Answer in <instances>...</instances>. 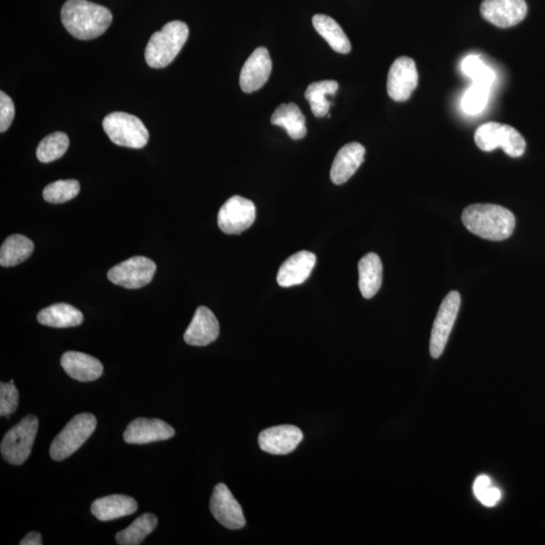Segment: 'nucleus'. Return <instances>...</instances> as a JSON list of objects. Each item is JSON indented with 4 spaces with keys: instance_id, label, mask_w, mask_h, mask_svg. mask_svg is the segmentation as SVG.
I'll use <instances>...</instances> for the list:
<instances>
[{
    "instance_id": "obj_22",
    "label": "nucleus",
    "mask_w": 545,
    "mask_h": 545,
    "mask_svg": "<svg viewBox=\"0 0 545 545\" xmlns=\"http://www.w3.org/2000/svg\"><path fill=\"white\" fill-rule=\"evenodd\" d=\"M83 314L72 305L65 303L53 304L38 314V321L45 327L67 328L81 326Z\"/></svg>"
},
{
    "instance_id": "obj_17",
    "label": "nucleus",
    "mask_w": 545,
    "mask_h": 545,
    "mask_svg": "<svg viewBox=\"0 0 545 545\" xmlns=\"http://www.w3.org/2000/svg\"><path fill=\"white\" fill-rule=\"evenodd\" d=\"M61 366L69 377L79 382L96 381L104 373V366L100 361L79 352H67L63 354Z\"/></svg>"
},
{
    "instance_id": "obj_26",
    "label": "nucleus",
    "mask_w": 545,
    "mask_h": 545,
    "mask_svg": "<svg viewBox=\"0 0 545 545\" xmlns=\"http://www.w3.org/2000/svg\"><path fill=\"white\" fill-rule=\"evenodd\" d=\"M338 83L335 81H325L311 83L307 87L305 98L310 102L313 115L323 117L328 115L331 102L328 97H335Z\"/></svg>"
},
{
    "instance_id": "obj_5",
    "label": "nucleus",
    "mask_w": 545,
    "mask_h": 545,
    "mask_svg": "<svg viewBox=\"0 0 545 545\" xmlns=\"http://www.w3.org/2000/svg\"><path fill=\"white\" fill-rule=\"evenodd\" d=\"M102 126L110 141L117 146L141 149L148 144L149 131L136 115L113 113L105 117Z\"/></svg>"
},
{
    "instance_id": "obj_37",
    "label": "nucleus",
    "mask_w": 545,
    "mask_h": 545,
    "mask_svg": "<svg viewBox=\"0 0 545 545\" xmlns=\"http://www.w3.org/2000/svg\"><path fill=\"white\" fill-rule=\"evenodd\" d=\"M491 486H492L491 479H490L486 475H481L476 479L475 483H473V494H475V496L477 498L480 494L483 493L485 491V490H487L489 487H491Z\"/></svg>"
},
{
    "instance_id": "obj_9",
    "label": "nucleus",
    "mask_w": 545,
    "mask_h": 545,
    "mask_svg": "<svg viewBox=\"0 0 545 545\" xmlns=\"http://www.w3.org/2000/svg\"><path fill=\"white\" fill-rule=\"evenodd\" d=\"M256 220L255 204L242 196H233L218 212L217 224L226 234H240Z\"/></svg>"
},
{
    "instance_id": "obj_24",
    "label": "nucleus",
    "mask_w": 545,
    "mask_h": 545,
    "mask_svg": "<svg viewBox=\"0 0 545 545\" xmlns=\"http://www.w3.org/2000/svg\"><path fill=\"white\" fill-rule=\"evenodd\" d=\"M271 123L285 129L291 139L302 140L306 136L305 116L295 104L278 106L271 117Z\"/></svg>"
},
{
    "instance_id": "obj_29",
    "label": "nucleus",
    "mask_w": 545,
    "mask_h": 545,
    "mask_svg": "<svg viewBox=\"0 0 545 545\" xmlns=\"http://www.w3.org/2000/svg\"><path fill=\"white\" fill-rule=\"evenodd\" d=\"M461 69L465 76L472 79L473 83L492 86L496 79L494 71L487 66L477 55H470L465 57L462 62Z\"/></svg>"
},
{
    "instance_id": "obj_1",
    "label": "nucleus",
    "mask_w": 545,
    "mask_h": 545,
    "mask_svg": "<svg viewBox=\"0 0 545 545\" xmlns=\"http://www.w3.org/2000/svg\"><path fill=\"white\" fill-rule=\"evenodd\" d=\"M113 19V13L106 6L89 0H68L61 11L63 26L69 34L83 41L104 35Z\"/></svg>"
},
{
    "instance_id": "obj_35",
    "label": "nucleus",
    "mask_w": 545,
    "mask_h": 545,
    "mask_svg": "<svg viewBox=\"0 0 545 545\" xmlns=\"http://www.w3.org/2000/svg\"><path fill=\"white\" fill-rule=\"evenodd\" d=\"M13 99L4 91L0 92V132L9 130L14 118Z\"/></svg>"
},
{
    "instance_id": "obj_27",
    "label": "nucleus",
    "mask_w": 545,
    "mask_h": 545,
    "mask_svg": "<svg viewBox=\"0 0 545 545\" xmlns=\"http://www.w3.org/2000/svg\"><path fill=\"white\" fill-rule=\"evenodd\" d=\"M158 526V518L152 513L141 515L124 531L117 532L115 541L121 545H138L151 534Z\"/></svg>"
},
{
    "instance_id": "obj_12",
    "label": "nucleus",
    "mask_w": 545,
    "mask_h": 545,
    "mask_svg": "<svg viewBox=\"0 0 545 545\" xmlns=\"http://www.w3.org/2000/svg\"><path fill=\"white\" fill-rule=\"evenodd\" d=\"M210 511L221 525L232 531H238L246 525V518L241 505L236 501L231 490L223 483L217 485L213 490Z\"/></svg>"
},
{
    "instance_id": "obj_16",
    "label": "nucleus",
    "mask_w": 545,
    "mask_h": 545,
    "mask_svg": "<svg viewBox=\"0 0 545 545\" xmlns=\"http://www.w3.org/2000/svg\"><path fill=\"white\" fill-rule=\"evenodd\" d=\"M219 323L216 315L205 306L197 308L191 326L185 331L184 341L194 346H205L217 341Z\"/></svg>"
},
{
    "instance_id": "obj_14",
    "label": "nucleus",
    "mask_w": 545,
    "mask_h": 545,
    "mask_svg": "<svg viewBox=\"0 0 545 545\" xmlns=\"http://www.w3.org/2000/svg\"><path fill=\"white\" fill-rule=\"evenodd\" d=\"M272 60L268 51L260 47L251 53L242 69L240 85L243 92H255L267 83L272 73Z\"/></svg>"
},
{
    "instance_id": "obj_18",
    "label": "nucleus",
    "mask_w": 545,
    "mask_h": 545,
    "mask_svg": "<svg viewBox=\"0 0 545 545\" xmlns=\"http://www.w3.org/2000/svg\"><path fill=\"white\" fill-rule=\"evenodd\" d=\"M315 264L316 257L311 251H302L291 256L280 268L279 285L284 288L300 285L310 278Z\"/></svg>"
},
{
    "instance_id": "obj_32",
    "label": "nucleus",
    "mask_w": 545,
    "mask_h": 545,
    "mask_svg": "<svg viewBox=\"0 0 545 545\" xmlns=\"http://www.w3.org/2000/svg\"><path fill=\"white\" fill-rule=\"evenodd\" d=\"M502 126V123L493 122L479 126L475 132V141L481 151L492 152L500 148Z\"/></svg>"
},
{
    "instance_id": "obj_6",
    "label": "nucleus",
    "mask_w": 545,
    "mask_h": 545,
    "mask_svg": "<svg viewBox=\"0 0 545 545\" xmlns=\"http://www.w3.org/2000/svg\"><path fill=\"white\" fill-rule=\"evenodd\" d=\"M38 430V418L28 415L7 431L0 446L4 461L14 465L25 463L33 448Z\"/></svg>"
},
{
    "instance_id": "obj_7",
    "label": "nucleus",
    "mask_w": 545,
    "mask_h": 545,
    "mask_svg": "<svg viewBox=\"0 0 545 545\" xmlns=\"http://www.w3.org/2000/svg\"><path fill=\"white\" fill-rule=\"evenodd\" d=\"M156 270L154 260L138 256L110 268L107 277L115 285L126 289H139L151 283Z\"/></svg>"
},
{
    "instance_id": "obj_11",
    "label": "nucleus",
    "mask_w": 545,
    "mask_h": 545,
    "mask_svg": "<svg viewBox=\"0 0 545 545\" xmlns=\"http://www.w3.org/2000/svg\"><path fill=\"white\" fill-rule=\"evenodd\" d=\"M527 11L525 0H484L481 4V17L502 29L518 25L526 18Z\"/></svg>"
},
{
    "instance_id": "obj_4",
    "label": "nucleus",
    "mask_w": 545,
    "mask_h": 545,
    "mask_svg": "<svg viewBox=\"0 0 545 545\" xmlns=\"http://www.w3.org/2000/svg\"><path fill=\"white\" fill-rule=\"evenodd\" d=\"M98 425L97 417L91 413L78 414L71 420L52 442L50 456L54 461H64L81 448Z\"/></svg>"
},
{
    "instance_id": "obj_15",
    "label": "nucleus",
    "mask_w": 545,
    "mask_h": 545,
    "mask_svg": "<svg viewBox=\"0 0 545 545\" xmlns=\"http://www.w3.org/2000/svg\"><path fill=\"white\" fill-rule=\"evenodd\" d=\"M175 436L171 425L158 418H137L132 421L123 433V439L129 445H147L151 442L167 440Z\"/></svg>"
},
{
    "instance_id": "obj_34",
    "label": "nucleus",
    "mask_w": 545,
    "mask_h": 545,
    "mask_svg": "<svg viewBox=\"0 0 545 545\" xmlns=\"http://www.w3.org/2000/svg\"><path fill=\"white\" fill-rule=\"evenodd\" d=\"M20 394L13 380L0 383V415L10 417L19 407Z\"/></svg>"
},
{
    "instance_id": "obj_33",
    "label": "nucleus",
    "mask_w": 545,
    "mask_h": 545,
    "mask_svg": "<svg viewBox=\"0 0 545 545\" xmlns=\"http://www.w3.org/2000/svg\"><path fill=\"white\" fill-rule=\"evenodd\" d=\"M500 148L512 158L523 156L526 149V141L521 133L511 125L503 124Z\"/></svg>"
},
{
    "instance_id": "obj_28",
    "label": "nucleus",
    "mask_w": 545,
    "mask_h": 545,
    "mask_svg": "<svg viewBox=\"0 0 545 545\" xmlns=\"http://www.w3.org/2000/svg\"><path fill=\"white\" fill-rule=\"evenodd\" d=\"M69 145L70 141L65 132H53L39 143L37 149V158L42 163L56 161L64 156Z\"/></svg>"
},
{
    "instance_id": "obj_36",
    "label": "nucleus",
    "mask_w": 545,
    "mask_h": 545,
    "mask_svg": "<svg viewBox=\"0 0 545 545\" xmlns=\"http://www.w3.org/2000/svg\"><path fill=\"white\" fill-rule=\"evenodd\" d=\"M502 493L496 487H489L485 491L477 497V499L486 507H494L501 500Z\"/></svg>"
},
{
    "instance_id": "obj_19",
    "label": "nucleus",
    "mask_w": 545,
    "mask_h": 545,
    "mask_svg": "<svg viewBox=\"0 0 545 545\" xmlns=\"http://www.w3.org/2000/svg\"><path fill=\"white\" fill-rule=\"evenodd\" d=\"M366 149L359 143H350L339 149L330 170V179L336 185L349 181L365 160Z\"/></svg>"
},
{
    "instance_id": "obj_21",
    "label": "nucleus",
    "mask_w": 545,
    "mask_h": 545,
    "mask_svg": "<svg viewBox=\"0 0 545 545\" xmlns=\"http://www.w3.org/2000/svg\"><path fill=\"white\" fill-rule=\"evenodd\" d=\"M359 287L363 298H373L380 290L383 281V265L380 257L370 252L359 262Z\"/></svg>"
},
{
    "instance_id": "obj_13",
    "label": "nucleus",
    "mask_w": 545,
    "mask_h": 545,
    "mask_svg": "<svg viewBox=\"0 0 545 545\" xmlns=\"http://www.w3.org/2000/svg\"><path fill=\"white\" fill-rule=\"evenodd\" d=\"M303 433L294 425H279L260 433L259 446L265 453L288 455L297 448Z\"/></svg>"
},
{
    "instance_id": "obj_25",
    "label": "nucleus",
    "mask_w": 545,
    "mask_h": 545,
    "mask_svg": "<svg viewBox=\"0 0 545 545\" xmlns=\"http://www.w3.org/2000/svg\"><path fill=\"white\" fill-rule=\"evenodd\" d=\"M33 242L21 234H13L3 243L0 250V265L13 267L25 262L33 254Z\"/></svg>"
},
{
    "instance_id": "obj_30",
    "label": "nucleus",
    "mask_w": 545,
    "mask_h": 545,
    "mask_svg": "<svg viewBox=\"0 0 545 545\" xmlns=\"http://www.w3.org/2000/svg\"><path fill=\"white\" fill-rule=\"evenodd\" d=\"M79 192H81V184L78 181L59 180L47 186L43 196L47 202L59 204L75 199Z\"/></svg>"
},
{
    "instance_id": "obj_31",
    "label": "nucleus",
    "mask_w": 545,
    "mask_h": 545,
    "mask_svg": "<svg viewBox=\"0 0 545 545\" xmlns=\"http://www.w3.org/2000/svg\"><path fill=\"white\" fill-rule=\"evenodd\" d=\"M491 86L473 83L462 99L464 112L470 115H476L483 112L486 107Z\"/></svg>"
},
{
    "instance_id": "obj_20",
    "label": "nucleus",
    "mask_w": 545,
    "mask_h": 545,
    "mask_svg": "<svg viewBox=\"0 0 545 545\" xmlns=\"http://www.w3.org/2000/svg\"><path fill=\"white\" fill-rule=\"evenodd\" d=\"M137 510V501L125 495L102 497L91 505L92 515L100 521H110L129 516Z\"/></svg>"
},
{
    "instance_id": "obj_2",
    "label": "nucleus",
    "mask_w": 545,
    "mask_h": 545,
    "mask_svg": "<svg viewBox=\"0 0 545 545\" xmlns=\"http://www.w3.org/2000/svg\"><path fill=\"white\" fill-rule=\"evenodd\" d=\"M462 221L472 234L494 242L510 238L516 226L515 215L495 204L470 205L464 209Z\"/></svg>"
},
{
    "instance_id": "obj_10",
    "label": "nucleus",
    "mask_w": 545,
    "mask_h": 545,
    "mask_svg": "<svg viewBox=\"0 0 545 545\" xmlns=\"http://www.w3.org/2000/svg\"><path fill=\"white\" fill-rule=\"evenodd\" d=\"M418 85V72L413 59L400 57L394 61L387 81L389 97L397 102L406 101Z\"/></svg>"
},
{
    "instance_id": "obj_3",
    "label": "nucleus",
    "mask_w": 545,
    "mask_h": 545,
    "mask_svg": "<svg viewBox=\"0 0 545 545\" xmlns=\"http://www.w3.org/2000/svg\"><path fill=\"white\" fill-rule=\"evenodd\" d=\"M189 37V28L185 22L173 21L157 31L147 45L145 59L154 69L167 67L177 57Z\"/></svg>"
},
{
    "instance_id": "obj_8",
    "label": "nucleus",
    "mask_w": 545,
    "mask_h": 545,
    "mask_svg": "<svg viewBox=\"0 0 545 545\" xmlns=\"http://www.w3.org/2000/svg\"><path fill=\"white\" fill-rule=\"evenodd\" d=\"M460 306L461 295L456 291L450 292L442 302L431 330L430 350L433 359H439L444 353Z\"/></svg>"
},
{
    "instance_id": "obj_38",
    "label": "nucleus",
    "mask_w": 545,
    "mask_h": 545,
    "mask_svg": "<svg viewBox=\"0 0 545 545\" xmlns=\"http://www.w3.org/2000/svg\"><path fill=\"white\" fill-rule=\"evenodd\" d=\"M21 545H42V535L38 532L28 533L20 542Z\"/></svg>"
},
{
    "instance_id": "obj_23",
    "label": "nucleus",
    "mask_w": 545,
    "mask_h": 545,
    "mask_svg": "<svg viewBox=\"0 0 545 545\" xmlns=\"http://www.w3.org/2000/svg\"><path fill=\"white\" fill-rule=\"evenodd\" d=\"M314 29L326 39L331 49L339 54H347L352 50L349 38L336 21L326 14H315L312 19Z\"/></svg>"
}]
</instances>
